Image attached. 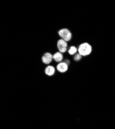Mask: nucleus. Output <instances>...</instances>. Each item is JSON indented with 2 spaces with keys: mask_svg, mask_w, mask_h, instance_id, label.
Segmentation results:
<instances>
[{
  "mask_svg": "<svg viewBox=\"0 0 115 129\" xmlns=\"http://www.w3.org/2000/svg\"><path fill=\"white\" fill-rule=\"evenodd\" d=\"M79 52L82 56L88 55L91 52V47L87 43H84L80 46Z\"/></svg>",
  "mask_w": 115,
  "mask_h": 129,
  "instance_id": "obj_1",
  "label": "nucleus"
},
{
  "mask_svg": "<svg viewBox=\"0 0 115 129\" xmlns=\"http://www.w3.org/2000/svg\"><path fill=\"white\" fill-rule=\"evenodd\" d=\"M59 35L66 41H69L71 38V34L67 29H61L59 31Z\"/></svg>",
  "mask_w": 115,
  "mask_h": 129,
  "instance_id": "obj_2",
  "label": "nucleus"
},
{
  "mask_svg": "<svg viewBox=\"0 0 115 129\" xmlns=\"http://www.w3.org/2000/svg\"><path fill=\"white\" fill-rule=\"evenodd\" d=\"M57 47L61 53H65L67 50V43L63 39L59 40L57 43Z\"/></svg>",
  "mask_w": 115,
  "mask_h": 129,
  "instance_id": "obj_3",
  "label": "nucleus"
},
{
  "mask_svg": "<svg viewBox=\"0 0 115 129\" xmlns=\"http://www.w3.org/2000/svg\"><path fill=\"white\" fill-rule=\"evenodd\" d=\"M53 58V57L52 55V54L47 53H45L44 55V56L42 57V60L44 63L49 64L51 61H52V60Z\"/></svg>",
  "mask_w": 115,
  "mask_h": 129,
  "instance_id": "obj_4",
  "label": "nucleus"
},
{
  "mask_svg": "<svg viewBox=\"0 0 115 129\" xmlns=\"http://www.w3.org/2000/svg\"><path fill=\"white\" fill-rule=\"evenodd\" d=\"M57 69L61 73H64L68 70V66L66 63H60L57 65Z\"/></svg>",
  "mask_w": 115,
  "mask_h": 129,
  "instance_id": "obj_5",
  "label": "nucleus"
},
{
  "mask_svg": "<svg viewBox=\"0 0 115 129\" xmlns=\"http://www.w3.org/2000/svg\"><path fill=\"white\" fill-rule=\"evenodd\" d=\"M45 74L49 76H52L54 74L55 69L52 66H49L45 70Z\"/></svg>",
  "mask_w": 115,
  "mask_h": 129,
  "instance_id": "obj_6",
  "label": "nucleus"
},
{
  "mask_svg": "<svg viewBox=\"0 0 115 129\" xmlns=\"http://www.w3.org/2000/svg\"><path fill=\"white\" fill-rule=\"evenodd\" d=\"M53 58L56 62H60L62 60V55L61 53L57 52L53 55Z\"/></svg>",
  "mask_w": 115,
  "mask_h": 129,
  "instance_id": "obj_7",
  "label": "nucleus"
},
{
  "mask_svg": "<svg viewBox=\"0 0 115 129\" xmlns=\"http://www.w3.org/2000/svg\"><path fill=\"white\" fill-rule=\"evenodd\" d=\"M76 51H77V49H76V48L74 46H71L69 50V53L70 55H72L74 54H75Z\"/></svg>",
  "mask_w": 115,
  "mask_h": 129,
  "instance_id": "obj_8",
  "label": "nucleus"
},
{
  "mask_svg": "<svg viewBox=\"0 0 115 129\" xmlns=\"http://www.w3.org/2000/svg\"><path fill=\"white\" fill-rule=\"evenodd\" d=\"M81 54H77V55H76V56L74 57V60H75V61H79V60H80V59H81Z\"/></svg>",
  "mask_w": 115,
  "mask_h": 129,
  "instance_id": "obj_9",
  "label": "nucleus"
}]
</instances>
